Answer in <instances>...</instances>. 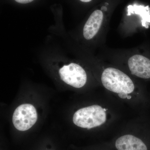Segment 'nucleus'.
Segmentation results:
<instances>
[{
  "label": "nucleus",
  "instance_id": "obj_1",
  "mask_svg": "<svg viewBox=\"0 0 150 150\" xmlns=\"http://www.w3.org/2000/svg\"><path fill=\"white\" fill-rule=\"evenodd\" d=\"M102 84L108 90L118 93L123 99L127 98L129 94L134 91V83L128 75L113 68H108L101 76Z\"/></svg>",
  "mask_w": 150,
  "mask_h": 150
},
{
  "label": "nucleus",
  "instance_id": "obj_2",
  "mask_svg": "<svg viewBox=\"0 0 150 150\" xmlns=\"http://www.w3.org/2000/svg\"><path fill=\"white\" fill-rule=\"evenodd\" d=\"M73 121L76 126L91 129L104 124L106 121V114L104 109L97 105L79 109L73 116Z\"/></svg>",
  "mask_w": 150,
  "mask_h": 150
},
{
  "label": "nucleus",
  "instance_id": "obj_3",
  "mask_svg": "<svg viewBox=\"0 0 150 150\" xmlns=\"http://www.w3.org/2000/svg\"><path fill=\"white\" fill-rule=\"evenodd\" d=\"M38 115L35 108L30 104L19 105L13 115L14 126L17 130L25 131L30 129L37 121Z\"/></svg>",
  "mask_w": 150,
  "mask_h": 150
},
{
  "label": "nucleus",
  "instance_id": "obj_4",
  "mask_svg": "<svg viewBox=\"0 0 150 150\" xmlns=\"http://www.w3.org/2000/svg\"><path fill=\"white\" fill-rule=\"evenodd\" d=\"M59 74L62 81L76 88L82 87L86 82V71L77 64L71 63L64 66L59 70Z\"/></svg>",
  "mask_w": 150,
  "mask_h": 150
},
{
  "label": "nucleus",
  "instance_id": "obj_5",
  "mask_svg": "<svg viewBox=\"0 0 150 150\" xmlns=\"http://www.w3.org/2000/svg\"><path fill=\"white\" fill-rule=\"evenodd\" d=\"M131 74L144 79L150 78V60L140 55L132 56L128 61Z\"/></svg>",
  "mask_w": 150,
  "mask_h": 150
},
{
  "label": "nucleus",
  "instance_id": "obj_6",
  "mask_svg": "<svg viewBox=\"0 0 150 150\" xmlns=\"http://www.w3.org/2000/svg\"><path fill=\"white\" fill-rule=\"evenodd\" d=\"M103 19L102 11L97 10L91 14L83 28V35L86 39L90 40L95 36L101 26Z\"/></svg>",
  "mask_w": 150,
  "mask_h": 150
},
{
  "label": "nucleus",
  "instance_id": "obj_7",
  "mask_svg": "<svg viewBox=\"0 0 150 150\" xmlns=\"http://www.w3.org/2000/svg\"><path fill=\"white\" fill-rule=\"evenodd\" d=\"M115 145L118 150H148L147 147L141 139L131 135L120 137L116 140Z\"/></svg>",
  "mask_w": 150,
  "mask_h": 150
},
{
  "label": "nucleus",
  "instance_id": "obj_8",
  "mask_svg": "<svg viewBox=\"0 0 150 150\" xmlns=\"http://www.w3.org/2000/svg\"><path fill=\"white\" fill-rule=\"evenodd\" d=\"M33 0H15L17 2L20 3V4H27L33 1Z\"/></svg>",
  "mask_w": 150,
  "mask_h": 150
},
{
  "label": "nucleus",
  "instance_id": "obj_9",
  "mask_svg": "<svg viewBox=\"0 0 150 150\" xmlns=\"http://www.w3.org/2000/svg\"><path fill=\"white\" fill-rule=\"evenodd\" d=\"M101 10L103 11H106L107 10V7L105 6H103L101 8Z\"/></svg>",
  "mask_w": 150,
  "mask_h": 150
},
{
  "label": "nucleus",
  "instance_id": "obj_10",
  "mask_svg": "<svg viewBox=\"0 0 150 150\" xmlns=\"http://www.w3.org/2000/svg\"><path fill=\"white\" fill-rule=\"evenodd\" d=\"M81 1L83 2H90L92 0H80Z\"/></svg>",
  "mask_w": 150,
  "mask_h": 150
},
{
  "label": "nucleus",
  "instance_id": "obj_11",
  "mask_svg": "<svg viewBox=\"0 0 150 150\" xmlns=\"http://www.w3.org/2000/svg\"><path fill=\"white\" fill-rule=\"evenodd\" d=\"M131 96H128L127 97V98L128 99H131Z\"/></svg>",
  "mask_w": 150,
  "mask_h": 150
}]
</instances>
